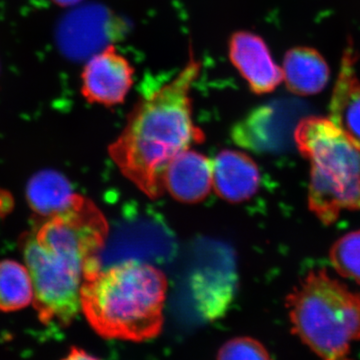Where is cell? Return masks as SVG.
I'll list each match as a JSON object with an SVG mask.
<instances>
[{"label":"cell","mask_w":360,"mask_h":360,"mask_svg":"<svg viewBox=\"0 0 360 360\" xmlns=\"http://www.w3.org/2000/svg\"><path fill=\"white\" fill-rule=\"evenodd\" d=\"M68 359H96V356H92L87 354L84 350L80 348L72 347L71 348L70 354L66 357Z\"/></svg>","instance_id":"16"},{"label":"cell","mask_w":360,"mask_h":360,"mask_svg":"<svg viewBox=\"0 0 360 360\" xmlns=\"http://www.w3.org/2000/svg\"><path fill=\"white\" fill-rule=\"evenodd\" d=\"M293 139L311 165L309 205L315 217L331 224L343 210H360L359 142L322 116L300 120Z\"/></svg>","instance_id":"3"},{"label":"cell","mask_w":360,"mask_h":360,"mask_svg":"<svg viewBox=\"0 0 360 360\" xmlns=\"http://www.w3.org/2000/svg\"><path fill=\"white\" fill-rule=\"evenodd\" d=\"M293 333L324 359H345L360 340V295L323 269L312 270L286 298Z\"/></svg>","instance_id":"4"},{"label":"cell","mask_w":360,"mask_h":360,"mask_svg":"<svg viewBox=\"0 0 360 360\" xmlns=\"http://www.w3.org/2000/svg\"><path fill=\"white\" fill-rule=\"evenodd\" d=\"M329 68L319 51L310 47H295L285 54L283 82L288 90L300 96H314L326 89Z\"/></svg>","instance_id":"11"},{"label":"cell","mask_w":360,"mask_h":360,"mask_svg":"<svg viewBox=\"0 0 360 360\" xmlns=\"http://www.w3.org/2000/svg\"><path fill=\"white\" fill-rule=\"evenodd\" d=\"M23 255L40 321L68 326L82 309L80 291L84 276L96 262L75 248L39 245L33 233L25 238Z\"/></svg>","instance_id":"5"},{"label":"cell","mask_w":360,"mask_h":360,"mask_svg":"<svg viewBox=\"0 0 360 360\" xmlns=\"http://www.w3.org/2000/svg\"><path fill=\"white\" fill-rule=\"evenodd\" d=\"M336 271L360 285V231H352L335 241L329 251Z\"/></svg>","instance_id":"14"},{"label":"cell","mask_w":360,"mask_h":360,"mask_svg":"<svg viewBox=\"0 0 360 360\" xmlns=\"http://www.w3.org/2000/svg\"><path fill=\"white\" fill-rule=\"evenodd\" d=\"M129 59L110 44L85 63L82 72V97L91 104L113 108L124 103L134 82Z\"/></svg>","instance_id":"6"},{"label":"cell","mask_w":360,"mask_h":360,"mask_svg":"<svg viewBox=\"0 0 360 360\" xmlns=\"http://www.w3.org/2000/svg\"><path fill=\"white\" fill-rule=\"evenodd\" d=\"M213 161V188L222 200L243 202L252 198L260 184L257 163L241 151L225 149Z\"/></svg>","instance_id":"9"},{"label":"cell","mask_w":360,"mask_h":360,"mask_svg":"<svg viewBox=\"0 0 360 360\" xmlns=\"http://www.w3.org/2000/svg\"><path fill=\"white\" fill-rule=\"evenodd\" d=\"M78 194L65 175L51 169L33 175L26 186L30 208L40 217H52L68 210Z\"/></svg>","instance_id":"12"},{"label":"cell","mask_w":360,"mask_h":360,"mask_svg":"<svg viewBox=\"0 0 360 360\" xmlns=\"http://www.w3.org/2000/svg\"><path fill=\"white\" fill-rule=\"evenodd\" d=\"M34 290L26 265L14 260L0 262V310L16 311L33 303Z\"/></svg>","instance_id":"13"},{"label":"cell","mask_w":360,"mask_h":360,"mask_svg":"<svg viewBox=\"0 0 360 360\" xmlns=\"http://www.w3.org/2000/svg\"><path fill=\"white\" fill-rule=\"evenodd\" d=\"M201 66L191 53L176 77L135 104L108 148L122 174L148 198L165 193V174L175 156L205 141L194 123L191 98Z\"/></svg>","instance_id":"1"},{"label":"cell","mask_w":360,"mask_h":360,"mask_svg":"<svg viewBox=\"0 0 360 360\" xmlns=\"http://www.w3.org/2000/svg\"><path fill=\"white\" fill-rule=\"evenodd\" d=\"M219 359H269L266 348L251 338H238L222 345L217 355Z\"/></svg>","instance_id":"15"},{"label":"cell","mask_w":360,"mask_h":360,"mask_svg":"<svg viewBox=\"0 0 360 360\" xmlns=\"http://www.w3.org/2000/svg\"><path fill=\"white\" fill-rule=\"evenodd\" d=\"M356 54L348 45L343 54L340 75L330 104V120L360 143V80L355 70Z\"/></svg>","instance_id":"10"},{"label":"cell","mask_w":360,"mask_h":360,"mask_svg":"<svg viewBox=\"0 0 360 360\" xmlns=\"http://www.w3.org/2000/svg\"><path fill=\"white\" fill-rule=\"evenodd\" d=\"M213 188V161L189 148L175 156L165 174V191L174 200L196 203Z\"/></svg>","instance_id":"8"},{"label":"cell","mask_w":360,"mask_h":360,"mask_svg":"<svg viewBox=\"0 0 360 360\" xmlns=\"http://www.w3.org/2000/svg\"><path fill=\"white\" fill-rule=\"evenodd\" d=\"M51 1H53L54 4H58L59 6L68 7L75 6L82 0H51Z\"/></svg>","instance_id":"17"},{"label":"cell","mask_w":360,"mask_h":360,"mask_svg":"<svg viewBox=\"0 0 360 360\" xmlns=\"http://www.w3.org/2000/svg\"><path fill=\"white\" fill-rule=\"evenodd\" d=\"M229 56L255 94H270L283 82V68L272 58L264 40L255 33L234 32L229 41Z\"/></svg>","instance_id":"7"},{"label":"cell","mask_w":360,"mask_h":360,"mask_svg":"<svg viewBox=\"0 0 360 360\" xmlns=\"http://www.w3.org/2000/svg\"><path fill=\"white\" fill-rule=\"evenodd\" d=\"M167 279L161 270L139 260L84 276L82 310L91 328L108 340L141 341L160 335L167 300Z\"/></svg>","instance_id":"2"}]
</instances>
